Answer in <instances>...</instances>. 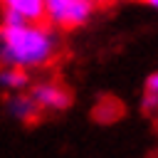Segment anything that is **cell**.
Wrapping results in <instances>:
<instances>
[{"label": "cell", "mask_w": 158, "mask_h": 158, "mask_svg": "<svg viewBox=\"0 0 158 158\" xmlns=\"http://www.w3.org/2000/svg\"><path fill=\"white\" fill-rule=\"evenodd\" d=\"M59 54L57 32L37 20H5L0 22V67H20L25 72L42 69Z\"/></svg>", "instance_id": "6da1fadb"}, {"label": "cell", "mask_w": 158, "mask_h": 158, "mask_svg": "<svg viewBox=\"0 0 158 158\" xmlns=\"http://www.w3.org/2000/svg\"><path fill=\"white\" fill-rule=\"evenodd\" d=\"M0 10L5 20H42L44 0H0Z\"/></svg>", "instance_id": "277c9868"}, {"label": "cell", "mask_w": 158, "mask_h": 158, "mask_svg": "<svg viewBox=\"0 0 158 158\" xmlns=\"http://www.w3.org/2000/svg\"><path fill=\"white\" fill-rule=\"evenodd\" d=\"M96 7H106V5H111V2H116V0H91Z\"/></svg>", "instance_id": "ba28073f"}, {"label": "cell", "mask_w": 158, "mask_h": 158, "mask_svg": "<svg viewBox=\"0 0 158 158\" xmlns=\"http://www.w3.org/2000/svg\"><path fill=\"white\" fill-rule=\"evenodd\" d=\"M7 111H10L12 118H17V121H22V123H32V121H37V118L42 116L40 109H37V104L32 101V96H30L27 91L10 94V99H7Z\"/></svg>", "instance_id": "5b68a950"}, {"label": "cell", "mask_w": 158, "mask_h": 158, "mask_svg": "<svg viewBox=\"0 0 158 158\" xmlns=\"http://www.w3.org/2000/svg\"><path fill=\"white\" fill-rule=\"evenodd\" d=\"M27 86H30V72L20 67H0V89L17 94V91H27Z\"/></svg>", "instance_id": "8992f818"}, {"label": "cell", "mask_w": 158, "mask_h": 158, "mask_svg": "<svg viewBox=\"0 0 158 158\" xmlns=\"http://www.w3.org/2000/svg\"><path fill=\"white\" fill-rule=\"evenodd\" d=\"M148 7H153V10H158V0H143Z\"/></svg>", "instance_id": "9c48e42d"}, {"label": "cell", "mask_w": 158, "mask_h": 158, "mask_svg": "<svg viewBox=\"0 0 158 158\" xmlns=\"http://www.w3.org/2000/svg\"><path fill=\"white\" fill-rule=\"evenodd\" d=\"M141 106H143V111H148V114L158 111V72L148 74V79H146V84H143Z\"/></svg>", "instance_id": "52a82bcc"}, {"label": "cell", "mask_w": 158, "mask_h": 158, "mask_svg": "<svg viewBox=\"0 0 158 158\" xmlns=\"http://www.w3.org/2000/svg\"><path fill=\"white\" fill-rule=\"evenodd\" d=\"M99 7L91 0H44L42 22H47L54 32H74L84 27Z\"/></svg>", "instance_id": "7a4b0ae2"}, {"label": "cell", "mask_w": 158, "mask_h": 158, "mask_svg": "<svg viewBox=\"0 0 158 158\" xmlns=\"http://www.w3.org/2000/svg\"><path fill=\"white\" fill-rule=\"evenodd\" d=\"M27 94H30L32 101L37 104L40 114H59V111H67V109L72 106V94H69V89L62 86V84H57V81H49V79L32 84Z\"/></svg>", "instance_id": "3957f363"}]
</instances>
